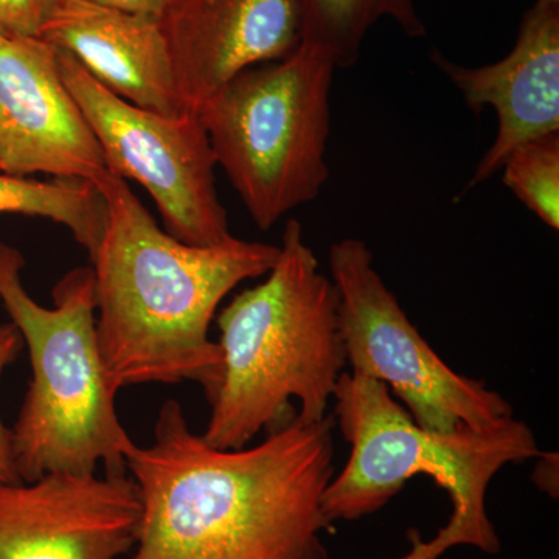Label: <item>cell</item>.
Instances as JSON below:
<instances>
[{
  "label": "cell",
  "instance_id": "obj_1",
  "mask_svg": "<svg viewBox=\"0 0 559 559\" xmlns=\"http://www.w3.org/2000/svg\"><path fill=\"white\" fill-rule=\"evenodd\" d=\"M333 429V415L312 425L294 417L257 447L221 450L167 401L153 441L127 457L142 522L123 559H330L322 498Z\"/></svg>",
  "mask_w": 559,
  "mask_h": 559
},
{
  "label": "cell",
  "instance_id": "obj_15",
  "mask_svg": "<svg viewBox=\"0 0 559 559\" xmlns=\"http://www.w3.org/2000/svg\"><path fill=\"white\" fill-rule=\"evenodd\" d=\"M36 216L61 224L86 249L97 252L106 226V200L90 180H38L0 173V215Z\"/></svg>",
  "mask_w": 559,
  "mask_h": 559
},
{
  "label": "cell",
  "instance_id": "obj_9",
  "mask_svg": "<svg viewBox=\"0 0 559 559\" xmlns=\"http://www.w3.org/2000/svg\"><path fill=\"white\" fill-rule=\"evenodd\" d=\"M140 522L142 500L127 474L0 481V559H123Z\"/></svg>",
  "mask_w": 559,
  "mask_h": 559
},
{
  "label": "cell",
  "instance_id": "obj_6",
  "mask_svg": "<svg viewBox=\"0 0 559 559\" xmlns=\"http://www.w3.org/2000/svg\"><path fill=\"white\" fill-rule=\"evenodd\" d=\"M334 72L323 51L300 43L242 70L200 110L216 165L261 230L318 200L330 178Z\"/></svg>",
  "mask_w": 559,
  "mask_h": 559
},
{
  "label": "cell",
  "instance_id": "obj_16",
  "mask_svg": "<svg viewBox=\"0 0 559 559\" xmlns=\"http://www.w3.org/2000/svg\"><path fill=\"white\" fill-rule=\"evenodd\" d=\"M502 180L550 229H559V132L530 140L510 154Z\"/></svg>",
  "mask_w": 559,
  "mask_h": 559
},
{
  "label": "cell",
  "instance_id": "obj_14",
  "mask_svg": "<svg viewBox=\"0 0 559 559\" xmlns=\"http://www.w3.org/2000/svg\"><path fill=\"white\" fill-rule=\"evenodd\" d=\"M301 43L326 55L336 69L359 60L364 40L380 21H392L409 38L426 36L415 0H299Z\"/></svg>",
  "mask_w": 559,
  "mask_h": 559
},
{
  "label": "cell",
  "instance_id": "obj_17",
  "mask_svg": "<svg viewBox=\"0 0 559 559\" xmlns=\"http://www.w3.org/2000/svg\"><path fill=\"white\" fill-rule=\"evenodd\" d=\"M58 0H0V32L39 36Z\"/></svg>",
  "mask_w": 559,
  "mask_h": 559
},
{
  "label": "cell",
  "instance_id": "obj_4",
  "mask_svg": "<svg viewBox=\"0 0 559 559\" xmlns=\"http://www.w3.org/2000/svg\"><path fill=\"white\" fill-rule=\"evenodd\" d=\"M333 399V417L352 450L347 465L323 492L322 510L330 524L377 513L412 477L425 474L448 492L452 514L429 543L411 532L412 549L400 559H440L457 546L499 554L502 544L485 500L503 466L540 454L527 423L507 417L432 432L419 428L382 382L352 371L342 373Z\"/></svg>",
  "mask_w": 559,
  "mask_h": 559
},
{
  "label": "cell",
  "instance_id": "obj_10",
  "mask_svg": "<svg viewBox=\"0 0 559 559\" xmlns=\"http://www.w3.org/2000/svg\"><path fill=\"white\" fill-rule=\"evenodd\" d=\"M106 170L100 143L62 80L57 47L0 32V173L95 183Z\"/></svg>",
  "mask_w": 559,
  "mask_h": 559
},
{
  "label": "cell",
  "instance_id": "obj_3",
  "mask_svg": "<svg viewBox=\"0 0 559 559\" xmlns=\"http://www.w3.org/2000/svg\"><path fill=\"white\" fill-rule=\"evenodd\" d=\"M218 329L223 371L207 400L209 444L238 450L294 417L305 425L326 417L347 366L340 297L299 221L286 223L266 280L235 296Z\"/></svg>",
  "mask_w": 559,
  "mask_h": 559
},
{
  "label": "cell",
  "instance_id": "obj_7",
  "mask_svg": "<svg viewBox=\"0 0 559 559\" xmlns=\"http://www.w3.org/2000/svg\"><path fill=\"white\" fill-rule=\"evenodd\" d=\"M329 264L352 373L382 382L406 404L419 428L432 432L513 417V407L500 393L452 370L433 352L374 270L366 242L358 238L334 242Z\"/></svg>",
  "mask_w": 559,
  "mask_h": 559
},
{
  "label": "cell",
  "instance_id": "obj_13",
  "mask_svg": "<svg viewBox=\"0 0 559 559\" xmlns=\"http://www.w3.org/2000/svg\"><path fill=\"white\" fill-rule=\"evenodd\" d=\"M39 36L139 108L167 116L189 110L180 98L157 17L106 9L90 0H58Z\"/></svg>",
  "mask_w": 559,
  "mask_h": 559
},
{
  "label": "cell",
  "instance_id": "obj_20",
  "mask_svg": "<svg viewBox=\"0 0 559 559\" xmlns=\"http://www.w3.org/2000/svg\"><path fill=\"white\" fill-rule=\"evenodd\" d=\"M90 2L106 7V9L162 20V16L170 9L173 0H90Z\"/></svg>",
  "mask_w": 559,
  "mask_h": 559
},
{
  "label": "cell",
  "instance_id": "obj_12",
  "mask_svg": "<svg viewBox=\"0 0 559 559\" xmlns=\"http://www.w3.org/2000/svg\"><path fill=\"white\" fill-rule=\"evenodd\" d=\"M430 58L471 110L491 106L498 114V135L465 191L502 170L524 143L559 132V3L536 0L522 17L513 49L498 62L465 68L439 50Z\"/></svg>",
  "mask_w": 559,
  "mask_h": 559
},
{
  "label": "cell",
  "instance_id": "obj_21",
  "mask_svg": "<svg viewBox=\"0 0 559 559\" xmlns=\"http://www.w3.org/2000/svg\"><path fill=\"white\" fill-rule=\"evenodd\" d=\"M544 2L559 3V0H544Z\"/></svg>",
  "mask_w": 559,
  "mask_h": 559
},
{
  "label": "cell",
  "instance_id": "obj_8",
  "mask_svg": "<svg viewBox=\"0 0 559 559\" xmlns=\"http://www.w3.org/2000/svg\"><path fill=\"white\" fill-rule=\"evenodd\" d=\"M57 50L62 80L100 143L108 170L148 191L165 230L178 240L193 246L226 240L229 216L216 190L218 165L200 112L167 116L139 108Z\"/></svg>",
  "mask_w": 559,
  "mask_h": 559
},
{
  "label": "cell",
  "instance_id": "obj_11",
  "mask_svg": "<svg viewBox=\"0 0 559 559\" xmlns=\"http://www.w3.org/2000/svg\"><path fill=\"white\" fill-rule=\"evenodd\" d=\"M183 106L200 112L242 70L301 43L299 0H173L162 16Z\"/></svg>",
  "mask_w": 559,
  "mask_h": 559
},
{
  "label": "cell",
  "instance_id": "obj_19",
  "mask_svg": "<svg viewBox=\"0 0 559 559\" xmlns=\"http://www.w3.org/2000/svg\"><path fill=\"white\" fill-rule=\"evenodd\" d=\"M536 462L535 471H533V484L540 491L549 495L551 499H558L559 491V474H558V452L540 451Z\"/></svg>",
  "mask_w": 559,
  "mask_h": 559
},
{
  "label": "cell",
  "instance_id": "obj_5",
  "mask_svg": "<svg viewBox=\"0 0 559 559\" xmlns=\"http://www.w3.org/2000/svg\"><path fill=\"white\" fill-rule=\"evenodd\" d=\"M24 255L0 242V301L31 355L32 381L11 428L21 480L49 473L127 474L134 447L121 425L97 334L91 266L62 275L53 307L33 299L22 283Z\"/></svg>",
  "mask_w": 559,
  "mask_h": 559
},
{
  "label": "cell",
  "instance_id": "obj_18",
  "mask_svg": "<svg viewBox=\"0 0 559 559\" xmlns=\"http://www.w3.org/2000/svg\"><path fill=\"white\" fill-rule=\"evenodd\" d=\"M20 331L13 323H0V381L7 367L14 362L22 348ZM16 462H14L13 437L11 428L3 425L0 418V481H20Z\"/></svg>",
  "mask_w": 559,
  "mask_h": 559
},
{
  "label": "cell",
  "instance_id": "obj_2",
  "mask_svg": "<svg viewBox=\"0 0 559 559\" xmlns=\"http://www.w3.org/2000/svg\"><path fill=\"white\" fill-rule=\"evenodd\" d=\"M95 186L108 212L91 267L109 384L120 392L197 382L209 400L223 371L210 323L231 289L271 271L280 246L234 235L216 245H187L160 229L116 173L106 170Z\"/></svg>",
  "mask_w": 559,
  "mask_h": 559
}]
</instances>
